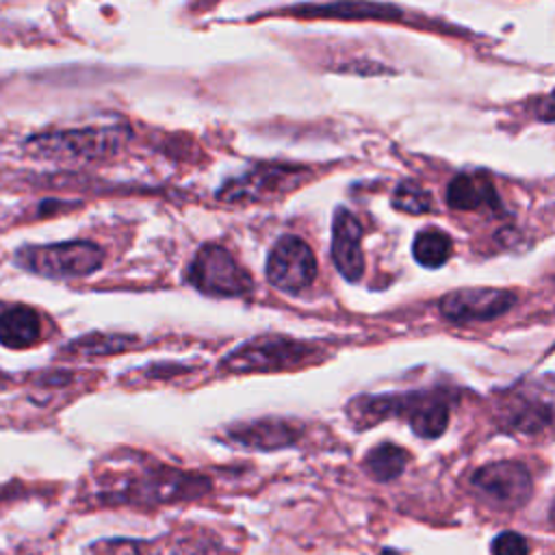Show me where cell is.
I'll return each instance as SVG.
<instances>
[{"instance_id":"1","label":"cell","mask_w":555,"mask_h":555,"mask_svg":"<svg viewBox=\"0 0 555 555\" xmlns=\"http://www.w3.org/2000/svg\"><path fill=\"white\" fill-rule=\"evenodd\" d=\"M208 488L210 481L204 475L184 473L169 466H147L113 481V486L106 488L102 496L115 505L130 503L141 507H154L197 499Z\"/></svg>"},{"instance_id":"2","label":"cell","mask_w":555,"mask_h":555,"mask_svg":"<svg viewBox=\"0 0 555 555\" xmlns=\"http://www.w3.org/2000/svg\"><path fill=\"white\" fill-rule=\"evenodd\" d=\"M104 262V251L91 241H65L50 245H26L15 251V264L50 280L85 278Z\"/></svg>"},{"instance_id":"3","label":"cell","mask_w":555,"mask_h":555,"mask_svg":"<svg viewBox=\"0 0 555 555\" xmlns=\"http://www.w3.org/2000/svg\"><path fill=\"white\" fill-rule=\"evenodd\" d=\"M310 356L312 347L291 336H258L232 349L221 360V371L236 375L286 371L301 366Z\"/></svg>"},{"instance_id":"4","label":"cell","mask_w":555,"mask_h":555,"mask_svg":"<svg viewBox=\"0 0 555 555\" xmlns=\"http://www.w3.org/2000/svg\"><path fill=\"white\" fill-rule=\"evenodd\" d=\"M186 282L208 297H245L254 288L245 267L221 245L208 243L193 256Z\"/></svg>"},{"instance_id":"5","label":"cell","mask_w":555,"mask_h":555,"mask_svg":"<svg viewBox=\"0 0 555 555\" xmlns=\"http://www.w3.org/2000/svg\"><path fill=\"white\" fill-rule=\"evenodd\" d=\"M124 139L126 132L119 128H80L35 137L28 141V147L46 158L93 160L115 154Z\"/></svg>"},{"instance_id":"6","label":"cell","mask_w":555,"mask_h":555,"mask_svg":"<svg viewBox=\"0 0 555 555\" xmlns=\"http://www.w3.org/2000/svg\"><path fill=\"white\" fill-rule=\"evenodd\" d=\"M317 278V258L310 245L295 236L284 234L271 247L267 258V280L282 293L297 295L306 291Z\"/></svg>"},{"instance_id":"7","label":"cell","mask_w":555,"mask_h":555,"mask_svg":"<svg viewBox=\"0 0 555 555\" xmlns=\"http://www.w3.org/2000/svg\"><path fill=\"white\" fill-rule=\"evenodd\" d=\"M301 167L291 165H258L247 173L230 180L221 191V202H264L273 199L291 189H295L304 180Z\"/></svg>"},{"instance_id":"8","label":"cell","mask_w":555,"mask_h":555,"mask_svg":"<svg viewBox=\"0 0 555 555\" xmlns=\"http://www.w3.org/2000/svg\"><path fill=\"white\" fill-rule=\"evenodd\" d=\"M473 486L505 509H516L531 499L533 481L525 464L514 460L490 462L473 473Z\"/></svg>"},{"instance_id":"9","label":"cell","mask_w":555,"mask_h":555,"mask_svg":"<svg viewBox=\"0 0 555 555\" xmlns=\"http://www.w3.org/2000/svg\"><path fill=\"white\" fill-rule=\"evenodd\" d=\"M516 304V295L505 288H460L440 297V314L453 323L490 321Z\"/></svg>"},{"instance_id":"10","label":"cell","mask_w":555,"mask_h":555,"mask_svg":"<svg viewBox=\"0 0 555 555\" xmlns=\"http://www.w3.org/2000/svg\"><path fill=\"white\" fill-rule=\"evenodd\" d=\"M332 260L338 273L349 282H358L364 273L362 225L343 206L336 208L332 221Z\"/></svg>"},{"instance_id":"11","label":"cell","mask_w":555,"mask_h":555,"mask_svg":"<svg viewBox=\"0 0 555 555\" xmlns=\"http://www.w3.org/2000/svg\"><path fill=\"white\" fill-rule=\"evenodd\" d=\"M299 438V427L286 418H256L249 423H238L228 429V442L251 451H278L293 447Z\"/></svg>"},{"instance_id":"12","label":"cell","mask_w":555,"mask_h":555,"mask_svg":"<svg viewBox=\"0 0 555 555\" xmlns=\"http://www.w3.org/2000/svg\"><path fill=\"white\" fill-rule=\"evenodd\" d=\"M408 412L412 431L421 438H438L449 423V405L440 395H418L408 399L399 397V412Z\"/></svg>"},{"instance_id":"13","label":"cell","mask_w":555,"mask_h":555,"mask_svg":"<svg viewBox=\"0 0 555 555\" xmlns=\"http://www.w3.org/2000/svg\"><path fill=\"white\" fill-rule=\"evenodd\" d=\"M41 338V317L30 306H9L0 310V345L26 349Z\"/></svg>"},{"instance_id":"14","label":"cell","mask_w":555,"mask_h":555,"mask_svg":"<svg viewBox=\"0 0 555 555\" xmlns=\"http://www.w3.org/2000/svg\"><path fill=\"white\" fill-rule=\"evenodd\" d=\"M447 204L455 210H477L496 204V193L483 173H457L447 186Z\"/></svg>"},{"instance_id":"15","label":"cell","mask_w":555,"mask_h":555,"mask_svg":"<svg viewBox=\"0 0 555 555\" xmlns=\"http://www.w3.org/2000/svg\"><path fill=\"white\" fill-rule=\"evenodd\" d=\"M299 15L308 17H343V20H388L395 17L397 11L390 4H377L371 0H338L330 4H310V7H299L295 9Z\"/></svg>"},{"instance_id":"16","label":"cell","mask_w":555,"mask_h":555,"mask_svg":"<svg viewBox=\"0 0 555 555\" xmlns=\"http://www.w3.org/2000/svg\"><path fill=\"white\" fill-rule=\"evenodd\" d=\"M134 345V336L126 334H87L72 343H67L61 353L65 358H95V356H113L130 349Z\"/></svg>"},{"instance_id":"17","label":"cell","mask_w":555,"mask_h":555,"mask_svg":"<svg viewBox=\"0 0 555 555\" xmlns=\"http://www.w3.org/2000/svg\"><path fill=\"white\" fill-rule=\"evenodd\" d=\"M408 460H410V453L405 449L392 442H382L366 453L364 468L377 481H392L405 470Z\"/></svg>"},{"instance_id":"18","label":"cell","mask_w":555,"mask_h":555,"mask_svg":"<svg viewBox=\"0 0 555 555\" xmlns=\"http://www.w3.org/2000/svg\"><path fill=\"white\" fill-rule=\"evenodd\" d=\"M451 249H453L451 238L438 228H425L412 241L414 260L427 269L442 267L449 260Z\"/></svg>"},{"instance_id":"19","label":"cell","mask_w":555,"mask_h":555,"mask_svg":"<svg viewBox=\"0 0 555 555\" xmlns=\"http://www.w3.org/2000/svg\"><path fill=\"white\" fill-rule=\"evenodd\" d=\"M392 206L397 210H403V212H410V215H421V212L431 210V195L423 186H418L416 182L405 180L395 189Z\"/></svg>"},{"instance_id":"20","label":"cell","mask_w":555,"mask_h":555,"mask_svg":"<svg viewBox=\"0 0 555 555\" xmlns=\"http://www.w3.org/2000/svg\"><path fill=\"white\" fill-rule=\"evenodd\" d=\"M492 555H529V544L520 533L503 531L490 544Z\"/></svg>"},{"instance_id":"21","label":"cell","mask_w":555,"mask_h":555,"mask_svg":"<svg viewBox=\"0 0 555 555\" xmlns=\"http://www.w3.org/2000/svg\"><path fill=\"white\" fill-rule=\"evenodd\" d=\"M538 117L544 121H555V91L551 95H546L544 100H540Z\"/></svg>"},{"instance_id":"22","label":"cell","mask_w":555,"mask_h":555,"mask_svg":"<svg viewBox=\"0 0 555 555\" xmlns=\"http://www.w3.org/2000/svg\"><path fill=\"white\" fill-rule=\"evenodd\" d=\"M7 384V375H2V371H0V388Z\"/></svg>"},{"instance_id":"23","label":"cell","mask_w":555,"mask_h":555,"mask_svg":"<svg viewBox=\"0 0 555 555\" xmlns=\"http://www.w3.org/2000/svg\"><path fill=\"white\" fill-rule=\"evenodd\" d=\"M382 555H399V553H395V551H390V548H386V551H382Z\"/></svg>"},{"instance_id":"24","label":"cell","mask_w":555,"mask_h":555,"mask_svg":"<svg viewBox=\"0 0 555 555\" xmlns=\"http://www.w3.org/2000/svg\"><path fill=\"white\" fill-rule=\"evenodd\" d=\"M551 518L555 520V505H553V512H551Z\"/></svg>"}]
</instances>
